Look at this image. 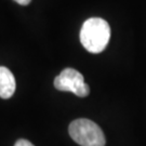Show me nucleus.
I'll use <instances>...</instances> for the list:
<instances>
[{
	"instance_id": "nucleus-1",
	"label": "nucleus",
	"mask_w": 146,
	"mask_h": 146,
	"mask_svg": "<svg viewBox=\"0 0 146 146\" xmlns=\"http://www.w3.org/2000/svg\"><path fill=\"white\" fill-rule=\"evenodd\" d=\"M110 39V27L101 17H91L84 23L80 31V42L90 53H101Z\"/></svg>"
},
{
	"instance_id": "nucleus-2",
	"label": "nucleus",
	"mask_w": 146,
	"mask_h": 146,
	"mask_svg": "<svg viewBox=\"0 0 146 146\" xmlns=\"http://www.w3.org/2000/svg\"><path fill=\"white\" fill-rule=\"evenodd\" d=\"M69 135L81 146H105L106 140L102 129L92 120H74L68 128Z\"/></svg>"
},
{
	"instance_id": "nucleus-3",
	"label": "nucleus",
	"mask_w": 146,
	"mask_h": 146,
	"mask_svg": "<svg viewBox=\"0 0 146 146\" xmlns=\"http://www.w3.org/2000/svg\"><path fill=\"white\" fill-rule=\"evenodd\" d=\"M54 87L60 91L72 92L80 98L88 96L90 93V88L84 82L82 74L74 68H65L54 79Z\"/></svg>"
},
{
	"instance_id": "nucleus-4",
	"label": "nucleus",
	"mask_w": 146,
	"mask_h": 146,
	"mask_svg": "<svg viewBox=\"0 0 146 146\" xmlns=\"http://www.w3.org/2000/svg\"><path fill=\"white\" fill-rule=\"evenodd\" d=\"M16 84L13 74L9 68L0 66V98L10 99L14 94Z\"/></svg>"
},
{
	"instance_id": "nucleus-5",
	"label": "nucleus",
	"mask_w": 146,
	"mask_h": 146,
	"mask_svg": "<svg viewBox=\"0 0 146 146\" xmlns=\"http://www.w3.org/2000/svg\"><path fill=\"white\" fill-rule=\"evenodd\" d=\"M14 146H35L34 144H31L29 141H27V140H19V141L15 143V145Z\"/></svg>"
},
{
	"instance_id": "nucleus-6",
	"label": "nucleus",
	"mask_w": 146,
	"mask_h": 146,
	"mask_svg": "<svg viewBox=\"0 0 146 146\" xmlns=\"http://www.w3.org/2000/svg\"><path fill=\"white\" fill-rule=\"evenodd\" d=\"M14 1L17 2L19 5H27L31 3V0H14Z\"/></svg>"
}]
</instances>
